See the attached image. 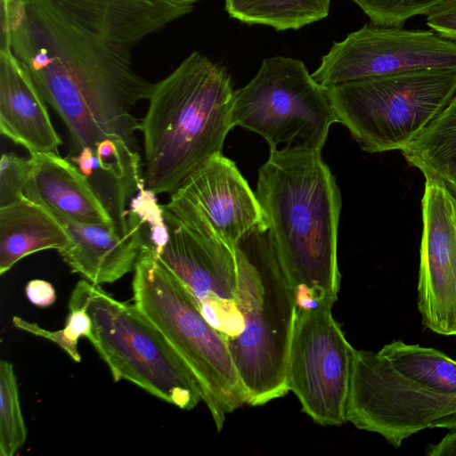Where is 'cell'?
<instances>
[{
    "mask_svg": "<svg viewBox=\"0 0 456 456\" xmlns=\"http://www.w3.org/2000/svg\"><path fill=\"white\" fill-rule=\"evenodd\" d=\"M200 1L0 2V48L11 47L65 124L69 155L112 137L137 151L131 110L155 84L136 72L133 51Z\"/></svg>",
    "mask_w": 456,
    "mask_h": 456,
    "instance_id": "1",
    "label": "cell"
},
{
    "mask_svg": "<svg viewBox=\"0 0 456 456\" xmlns=\"http://www.w3.org/2000/svg\"><path fill=\"white\" fill-rule=\"evenodd\" d=\"M322 151L270 149L256 194L268 235L294 290L297 310L332 308L340 273L338 239L342 199Z\"/></svg>",
    "mask_w": 456,
    "mask_h": 456,
    "instance_id": "2",
    "label": "cell"
},
{
    "mask_svg": "<svg viewBox=\"0 0 456 456\" xmlns=\"http://www.w3.org/2000/svg\"><path fill=\"white\" fill-rule=\"evenodd\" d=\"M235 90L226 69L192 52L154 85L141 121L146 188L172 193L211 157L234 127Z\"/></svg>",
    "mask_w": 456,
    "mask_h": 456,
    "instance_id": "3",
    "label": "cell"
},
{
    "mask_svg": "<svg viewBox=\"0 0 456 456\" xmlns=\"http://www.w3.org/2000/svg\"><path fill=\"white\" fill-rule=\"evenodd\" d=\"M346 419L395 448L426 428H456V361L403 340L354 349Z\"/></svg>",
    "mask_w": 456,
    "mask_h": 456,
    "instance_id": "4",
    "label": "cell"
},
{
    "mask_svg": "<svg viewBox=\"0 0 456 456\" xmlns=\"http://www.w3.org/2000/svg\"><path fill=\"white\" fill-rule=\"evenodd\" d=\"M235 251L243 328L227 344L247 404L260 406L289 392L287 366L296 297L267 230L247 235Z\"/></svg>",
    "mask_w": 456,
    "mask_h": 456,
    "instance_id": "5",
    "label": "cell"
},
{
    "mask_svg": "<svg viewBox=\"0 0 456 456\" xmlns=\"http://www.w3.org/2000/svg\"><path fill=\"white\" fill-rule=\"evenodd\" d=\"M132 281L134 304L161 331L197 379L216 428L247 403L227 340L184 284L143 243Z\"/></svg>",
    "mask_w": 456,
    "mask_h": 456,
    "instance_id": "6",
    "label": "cell"
},
{
    "mask_svg": "<svg viewBox=\"0 0 456 456\" xmlns=\"http://www.w3.org/2000/svg\"><path fill=\"white\" fill-rule=\"evenodd\" d=\"M74 290L93 324L94 346L115 382L125 379L182 410L202 401L200 385L161 331L134 305L80 280Z\"/></svg>",
    "mask_w": 456,
    "mask_h": 456,
    "instance_id": "7",
    "label": "cell"
},
{
    "mask_svg": "<svg viewBox=\"0 0 456 456\" xmlns=\"http://www.w3.org/2000/svg\"><path fill=\"white\" fill-rule=\"evenodd\" d=\"M456 93V69L398 72L327 88L338 122L370 153L402 151Z\"/></svg>",
    "mask_w": 456,
    "mask_h": 456,
    "instance_id": "8",
    "label": "cell"
},
{
    "mask_svg": "<svg viewBox=\"0 0 456 456\" xmlns=\"http://www.w3.org/2000/svg\"><path fill=\"white\" fill-rule=\"evenodd\" d=\"M232 122L261 135L270 149L288 147L322 151L338 119L327 88L305 63L274 56L263 60L256 76L234 93Z\"/></svg>",
    "mask_w": 456,
    "mask_h": 456,
    "instance_id": "9",
    "label": "cell"
},
{
    "mask_svg": "<svg viewBox=\"0 0 456 456\" xmlns=\"http://www.w3.org/2000/svg\"><path fill=\"white\" fill-rule=\"evenodd\" d=\"M354 350L330 307L297 310L287 387L315 423L340 426L346 422Z\"/></svg>",
    "mask_w": 456,
    "mask_h": 456,
    "instance_id": "10",
    "label": "cell"
},
{
    "mask_svg": "<svg viewBox=\"0 0 456 456\" xmlns=\"http://www.w3.org/2000/svg\"><path fill=\"white\" fill-rule=\"evenodd\" d=\"M456 69V42L434 30L366 24L335 42L312 73L325 88L398 72Z\"/></svg>",
    "mask_w": 456,
    "mask_h": 456,
    "instance_id": "11",
    "label": "cell"
},
{
    "mask_svg": "<svg viewBox=\"0 0 456 456\" xmlns=\"http://www.w3.org/2000/svg\"><path fill=\"white\" fill-rule=\"evenodd\" d=\"M164 205L190 228L231 248L254 231L268 230L256 192L223 153L191 173Z\"/></svg>",
    "mask_w": 456,
    "mask_h": 456,
    "instance_id": "12",
    "label": "cell"
},
{
    "mask_svg": "<svg viewBox=\"0 0 456 456\" xmlns=\"http://www.w3.org/2000/svg\"><path fill=\"white\" fill-rule=\"evenodd\" d=\"M161 207L168 238L156 257L184 284L208 322L230 339L243 328L235 248L197 232Z\"/></svg>",
    "mask_w": 456,
    "mask_h": 456,
    "instance_id": "13",
    "label": "cell"
},
{
    "mask_svg": "<svg viewBox=\"0 0 456 456\" xmlns=\"http://www.w3.org/2000/svg\"><path fill=\"white\" fill-rule=\"evenodd\" d=\"M418 277L422 325L456 335V195L444 180L425 177Z\"/></svg>",
    "mask_w": 456,
    "mask_h": 456,
    "instance_id": "14",
    "label": "cell"
},
{
    "mask_svg": "<svg viewBox=\"0 0 456 456\" xmlns=\"http://www.w3.org/2000/svg\"><path fill=\"white\" fill-rule=\"evenodd\" d=\"M47 209L69 234V244L59 253L73 273L101 285L134 270L144 243L143 230L135 216L126 214L130 230L122 234L114 224H84Z\"/></svg>",
    "mask_w": 456,
    "mask_h": 456,
    "instance_id": "15",
    "label": "cell"
},
{
    "mask_svg": "<svg viewBox=\"0 0 456 456\" xmlns=\"http://www.w3.org/2000/svg\"><path fill=\"white\" fill-rule=\"evenodd\" d=\"M32 77L13 55L0 48V133L29 153H59L62 144Z\"/></svg>",
    "mask_w": 456,
    "mask_h": 456,
    "instance_id": "16",
    "label": "cell"
},
{
    "mask_svg": "<svg viewBox=\"0 0 456 456\" xmlns=\"http://www.w3.org/2000/svg\"><path fill=\"white\" fill-rule=\"evenodd\" d=\"M31 168L25 197L84 224H114L86 176L59 153H29Z\"/></svg>",
    "mask_w": 456,
    "mask_h": 456,
    "instance_id": "17",
    "label": "cell"
},
{
    "mask_svg": "<svg viewBox=\"0 0 456 456\" xmlns=\"http://www.w3.org/2000/svg\"><path fill=\"white\" fill-rule=\"evenodd\" d=\"M69 158L86 176L120 233L126 234V205L143 179L140 155L118 137L105 138Z\"/></svg>",
    "mask_w": 456,
    "mask_h": 456,
    "instance_id": "18",
    "label": "cell"
},
{
    "mask_svg": "<svg viewBox=\"0 0 456 456\" xmlns=\"http://www.w3.org/2000/svg\"><path fill=\"white\" fill-rule=\"evenodd\" d=\"M69 244L63 226L44 206L28 200L0 208V274L33 253Z\"/></svg>",
    "mask_w": 456,
    "mask_h": 456,
    "instance_id": "19",
    "label": "cell"
},
{
    "mask_svg": "<svg viewBox=\"0 0 456 456\" xmlns=\"http://www.w3.org/2000/svg\"><path fill=\"white\" fill-rule=\"evenodd\" d=\"M401 152L424 177L444 181L456 173V93Z\"/></svg>",
    "mask_w": 456,
    "mask_h": 456,
    "instance_id": "20",
    "label": "cell"
},
{
    "mask_svg": "<svg viewBox=\"0 0 456 456\" xmlns=\"http://www.w3.org/2000/svg\"><path fill=\"white\" fill-rule=\"evenodd\" d=\"M331 0H224L229 16L276 30L299 29L326 18Z\"/></svg>",
    "mask_w": 456,
    "mask_h": 456,
    "instance_id": "21",
    "label": "cell"
},
{
    "mask_svg": "<svg viewBox=\"0 0 456 456\" xmlns=\"http://www.w3.org/2000/svg\"><path fill=\"white\" fill-rule=\"evenodd\" d=\"M13 365L0 361V455L13 456L27 439Z\"/></svg>",
    "mask_w": 456,
    "mask_h": 456,
    "instance_id": "22",
    "label": "cell"
},
{
    "mask_svg": "<svg viewBox=\"0 0 456 456\" xmlns=\"http://www.w3.org/2000/svg\"><path fill=\"white\" fill-rule=\"evenodd\" d=\"M69 314L64 328L47 330L38 324L19 316L12 317V324L19 330L51 340L59 346L74 362H80L81 355L77 349L78 339L86 338L94 340L92 320L79 295L73 289L69 302Z\"/></svg>",
    "mask_w": 456,
    "mask_h": 456,
    "instance_id": "23",
    "label": "cell"
},
{
    "mask_svg": "<svg viewBox=\"0 0 456 456\" xmlns=\"http://www.w3.org/2000/svg\"><path fill=\"white\" fill-rule=\"evenodd\" d=\"M370 18L371 24L400 27L411 17L428 14L448 0H351Z\"/></svg>",
    "mask_w": 456,
    "mask_h": 456,
    "instance_id": "24",
    "label": "cell"
},
{
    "mask_svg": "<svg viewBox=\"0 0 456 456\" xmlns=\"http://www.w3.org/2000/svg\"><path fill=\"white\" fill-rule=\"evenodd\" d=\"M156 195L153 191L146 188L143 181L130 200L126 212L140 221L144 233V243L151 247L155 254L162 249L168 238L163 208L158 203Z\"/></svg>",
    "mask_w": 456,
    "mask_h": 456,
    "instance_id": "25",
    "label": "cell"
},
{
    "mask_svg": "<svg viewBox=\"0 0 456 456\" xmlns=\"http://www.w3.org/2000/svg\"><path fill=\"white\" fill-rule=\"evenodd\" d=\"M31 159L3 153L0 159V208L25 198L24 189L31 168Z\"/></svg>",
    "mask_w": 456,
    "mask_h": 456,
    "instance_id": "26",
    "label": "cell"
},
{
    "mask_svg": "<svg viewBox=\"0 0 456 456\" xmlns=\"http://www.w3.org/2000/svg\"><path fill=\"white\" fill-rule=\"evenodd\" d=\"M427 25L439 35L456 42V4L446 1L427 15Z\"/></svg>",
    "mask_w": 456,
    "mask_h": 456,
    "instance_id": "27",
    "label": "cell"
},
{
    "mask_svg": "<svg viewBox=\"0 0 456 456\" xmlns=\"http://www.w3.org/2000/svg\"><path fill=\"white\" fill-rule=\"evenodd\" d=\"M27 298L38 307L51 306L56 300V291L53 286L40 279L29 281L25 288Z\"/></svg>",
    "mask_w": 456,
    "mask_h": 456,
    "instance_id": "28",
    "label": "cell"
},
{
    "mask_svg": "<svg viewBox=\"0 0 456 456\" xmlns=\"http://www.w3.org/2000/svg\"><path fill=\"white\" fill-rule=\"evenodd\" d=\"M429 456H456V428L451 431L436 444H430L426 450Z\"/></svg>",
    "mask_w": 456,
    "mask_h": 456,
    "instance_id": "29",
    "label": "cell"
},
{
    "mask_svg": "<svg viewBox=\"0 0 456 456\" xmlns=\"http://www.w3.org/2000/svg\"><path fill=\"white\" fill-rule=\"evenodd\" d=\"M449 189L456 195V173L444 180Z\"/></svg>",
    "mask_w": 456,
    "mask_h": 456,
    "instance_id": "30",
    "label": "cell"
},
{
    "mask_svg": "<svg viewBox=\"0 0 456 456\" xmlns=\"http://www.w3.org/2000/svg\"><path fill=\"white\" fill-rule=\"evenodd\" d=\"M449 1L456 4V0H449Z\"/></svg>",
    "mask_w": 456,
    "mask_h": 456,
    "instance_id": "31",
    "label": "cell"
}]
</instances>
